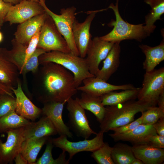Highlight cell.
Returning <instances> with one entry per match:
<instances>
[{"instance_id": "6da1fadb", "label": "cell", "mask_w": 164, "mask_h": 164, "mask_svg": "<svg viewBox=\"0 0 164 164\" xmlns=\"http://www.w3.org/2000/svg\"><path fill=\"white\" fill-rule=\"evenodd\" d=\"M35 74L32 89L36 99L44 104L62 102L75 95L77 90L73 75L58 64L49 62L41 64Z\"/></svg>"}, {"instance_id": "7a4b0ae2", "label": "cell", "mask_w": 164, "mask_h": 164, "mask_svg": "<svg viewBox=\"0 0 164 164\" xmlns=\"http://www.w3.org/2000/svg\"><path fill=\"white\" fill-rule=\"evenodd\" d=\"M40 30L32 37L28 46L17 41L14 38L11 41L12 49L0 48V54L5 60L11 62L18 68L20 74L31 72L35 73L39 65V56L46 53L42 49L37 48Z\"/></svg>"}, {"instance_id": "3957f363", "label": "cell", "mask_w": 164, "mask_h": 164, "mask_svg": "<svg viewBox=\"0 0 164 164\" xmlns=\"http://www.w3.org/2000/svg\"><path fill=\"white\" fill-rule=\"evenodd\" d=\"M149 104L135 100L116 105L107 106L103 118L100 123L101 130L104 133L129 123L134 120L138 113L146 110Z\"/></svg>"}, {"instance_id": "277c9868", "label": "cell", "mask_w": 164, "mask_h": 164, "mask_svg": "<svg viewBox=\"0 0 164 164\" xmlns=\"http://www.w3.org/2000/svg\"><path fill=\"white\" fill-rule=\"evenodd\" d=\"M39 64L51 62L59 64L73 73L75 83L78 87L86 78L95 76L90 72L85 58L71 52L52 51L42 54L38 58Z\"/></svg>"}, {"instance_id": "5b68a950", "label": "cell", "mask_w": 164, "mask_h": 164, "mask_svg": "<svg viewBox=\"0 0 164 164\" xmlns=\"http://www.w3.org/2000/svg\"><path fill=\"white\" fill-rule=\"evenodd\" d=\"M119 0H116L115 5L111 3L108 8L113 10L115 15L116 20H111L108 25L114 26L113 29L109 33L100 38L104 41L115 43L123 40L134 39L141 42L148 36L143 25L144 23L137 25L130 24L124 21L121 17L119 11Z\"/></svg>"}, {"instance_id": "8992f818", "label": "cell", "mask_w": 164, "mask_h": 164, "mask_svg": "<svg viewBox=\"0 0 164 164\" xmlns=\"http://www.w3.org/2000/svg\"><path fill=\"white\" fill-rule=\"evenodd\" d=\"M39 2L45 12L53 20L58 30L66 40L71 52L76 56H79L73 35V26L76 19V8L74 6L62 8L60 9V15H57L47 7L45 0H41Z\"/></svg>"}, {"instance_id": "52a82bcc", "label": "cell", "mask_w": 164, "mask_h": 164, "mask_svg": "<svg viewBox=\"0 0 164 164\" xmlns=\"http://www.w3.org/2000/svg\"><path fill=\"white\" fill-rule=\"evenodd\" d=\"M163 91L164 68L162 67L145 72L137 99L152 106H156L159 97Z\"/></svg>"}, {"instance_id": "ba28073f", "label": "cell", "mask_w": 164, "mask_h": 164, "mask_svg": "<svg viewBox=\"0 0 164 164\" xmlns=\"http://www.w3.org/2000/svg\"><path fill=\"white\" fill-rule=\"evenodd\" d=\"M37 48L42 49L46 52H71L66 40L48 15L41 28Z\"/></svg>"}, {"instance_id": "9c48e42d", "label": "cell", "mask_w": 164, "mask_h": 164, "mask_svg": "<svg viewBox=\"0 0 164 164\" xmlns=\"http://www.w3.org/2000/svg\"><path fill=\"white\" fill-rule=\"evenodd\" d=\"M104 133L100 130L92 139H85L77 142H71L68 140L66 136L63 135H60L57 138H51V139L54 146L68 153V160L70 161L75 155L79 152H92L101 147L104 142Z\"/></svg>"}, {"instance_id": "30bf717a", "label": "cell", "mask_w": 164, "mask_h": 164, "mask_svg": "<svg viewBox=\"0 0 164 164\" xmlns=\"http://www.w3.org/2000/svg\"><path fill=\"white\" fill-rule=\"evenodd\" d=\"M67 103L70 124L76 135L87 139L92 135H96L97 133L90 127L85 109L79 104L77 97L70 98Z\"/></svg>"}, {"instance_id": "8fae6325", "label": "cell", "mask_w": 164, "mask_h": 164, "mask_svg": "<svg viewBox=\"0 0 164 164\" xmlns=\"http://www.w3.org/2000/svg\"><path fill=\"white\" fill-rule=\"evenodd\" d=\"M45 12L39 2L24 0L12 5L5 19L10 25L20 24L36 16Z\"/></svg>"}, {"instance_id": "7c38bea8", "label": "cell", "mask_w": 164, "mask_h": 164, "mask_svg": "<svg viewBox=\"0 0 164 164\" xmlns=\"http://www.w3.org/2000/svg\"><path fill=\"white\" fill-rule=\"evenodd\" d=\"M91 11L84 21L79 22L76 19L73 26V35L74 41L78 51L79 56L84 58L92 41L90 32L91 23L97 13L106 10Z\"/></svg>"}, {"instance_id": "4fadbf2b", "label": "cell", "mask_w": 164, "mask_h": 164, "mask_svg": "<svg viewBox=\"0 0 164 164\" xmlns=\"http://www.w3.org/2000/svg\"><path fill=\"white\" fill-rule=\"evenodd\" d=\"M6 132L7 134L6 142H3L0 138V164L12 163L25 140L24 126Z\"/></svg>"}, {"instance_id": "5bb4252c", "label": "cell", "mask_w": 164, "mask_h": 164, "mask_svg": "<svg viewBox=\"0 0 164 164\" xmlns=\"http://www.w3.org/2000/svg\"><path fill=\"white\" fill-rule=\"evenodd\" d=\"M114 43L103 40L98 36L92 40L85 58L91 74L95 76L100 70V63L105 58Z\"/></svg>"}, {"instance_id": "9a60e30c", "label": "cell", "mask_w": 164, "mask_h": 164, "mask_svg": "<svg viewBox=\"0 0 164 164\" xmlns=\"http://www.w3.org/2000/svg\"><path fill=\"white\" fill-rule=\"evenodd\" d=\"M82 82L84 85L77 87V91L97 96H101L113 91L131 89L136 88L133 84H130L121 85L112 84L95 76L86 78Z\"/></svg>"}, {"instance_id": "2e32d148", "label": "cell", "mask_w": 164, "mask_h": 164, "mask_svg": "<svg viewBox=\"0 0 164 164\" xmlns=\"http://www.w3.org/2000/svg\"><path fill=\"white\" fill-rule=\"evenodd\" d=\"M67 101L62 102H50L43 104L42 114L50 120L60 135H63L72 138L73 135L70 128L64 122L62 113L64 105Z\"/></svg>"}, {"instance_id": "e0dca14e", "label": "cell", "mask_w": 164, "mask_h": 164, "mask_svg": "<svg viewBox=\"0 0 164 164\" xmlns=\"http://www.w3.org/2000/svg\"><path fill=\"white\" fill-rule=\"evenodd\" d=\"M15 96V112L18 115L34 121L42 114V109L35 105L24 92L20 81L18 80L17 87L11 89Z\"/></svg>"}, {"instance_id": "ac0fdd59", "label": "cell", "mask_w": 164, "mask_h": 164, "mask_svg": "<svg viewBox=\"0 0 164 164\" xmlns=\"http://www.w3.org/2000/svg\"><path fill=\"white\" fill-rule=\"evenodd\" d=\"M48 15L45 12L20 24L15 32L14 39L18 42L28 46L32 37L41 29Z\"/></svg>"}, {"instance_id": "d6986e66", "label": "cell", "mask_w": 164, "mask_h": 164, "mask_svg": "<svg viewBox=\"0 0 164 164\" xmlns=\"http://www.w3.org/2000/svg\"><path fill=\"white\" fill-rule=\"evenodd\" d=\"M24 132L25 140L39 138L58 134L50 119L43 115L38 121H30L24 126Z\"/></svg>"}, {"instance_id": "ffe728a7", "label": "cell", "mask_w": 164, "mask_h": 164, "mask_svg": "<svg viewBox=\"0 0 164 164\" xmlns=\"http://www.w3.org/2000/svg\"><path fill=\"white\" fill-rule=\"evenodd\" d=\"M136 158L144 164H161L164 161V149L154 147L146 143L134 144L131 146Z\"/></svg>"}, {"instance_id": "44dd1931", "label": "cell", "mask_w": 164, "mask_h": 164, "mask_svg": "<svg viewBox=\"0 0 164 164\" xmlns=\"http://www.w3.org/2000/svg\"><path fill=\"white\" fill-rule=\"evenodd\" d=\"M157 134L152 125L141 124L129 132L119 134L111 133L109 135L115 142L126 141L134 145L144 143L147 137Z\"/></svg>"}, {"instance_id": "7402d4cb", "label": "cell", "mask_w": 164, "mask_h": 164, "mask_svg": "<svg viewBox=\"0 0 164 164\" xmlns=\"http://www.w3.org/2000/svg\"><path fill=\"white\" fill-rule=\"evenodd\" d=\"M120 42L113 44L107 56L104 60L103 66L95 77L107 81L118 70L120 64L121 51Z\"/></svg>"}, {"instance_id": "603a6c76", "label": "cell", "mask_w": 164, "mask_h": 164, "mask_svg": "<svg viewBox=\"0 0 164 164\" xmlns=\"http://www.w3.org/2000/svg\"><path fill=\"white\" fill-rule=\"evenodd\" d=\"M145 54V59L143 63V68L145 72L151 71L164 60V39L159 45L151 47L146 45L139 46Z\"/></svg>"}, {"instance_id": "cb8c5ba5", "label": "cell", "mask_w": 164, "mask_h": 164, "mask_svg": "<svg viewBox=\"0 0 164 164\" xmlns=\"http://www.w3.org/2000/svg\"><path fill=\"white\" fill-rule=\"evenodd\" d=\"M80 106L84 109L92 112L100 123L104 117L105 107L103 104L101 96L94 95L82 92L80 98L77 97Z\"/></svg>"}, {"instance_id": "d4e9b609", "label": "cell", "mask_w": 164, "mask_h": 164, "mask_svg": "<svg viewBox=\"0 0 164 164\" xmlns=\"http://www.w3.org/2000/svg\"><path fill=\"white\" fill-rule=\"evenodd\" d=\"M19 74L16 67L0 54V82L11 90L15 88Z\"/></svg>"}, {"instance_id": "484cf974", "label": "cell", "mask_w": 164, "mask_h": 164, "mask_svg": "<svg viewBox=\"0 0 164 164\" xmlns=\"http://www.w3.org/2000/svg\"><path fill=\"white\" fill-rule=\"evenodd\" d=\"M49 136L37 139H27L22 144L19 152L27 160L28 164H35L37 156Z\"/></svg>"}, {"instance_id": "4316f807", "label": "cell", "mask_w": 164, "mask_h": 164, "mask_svg": "<svg viewBox=\"0 0 164 164\" xmlns=\"http://www.w3.org/2000/svg\"><path fill=\"white\" fill-rule=\"evenodd\" d=\"M140 88L123 90L119 92L110 91L101 96L102 103L104 106H111L135 100Z\"/></svg>"}, {"instance_id": "83f0119b", "label": "cell", "mask_w": 164, "mask_h": 164, "mask_svg": "<svg viewBox=\"0 0 164 164\" xmlns=\"http://www.w3.org/2000/svg\"><path fill=\"white\" fill-rule=\"evenodd\" d=\"M149 5L151 9L150 13L145 17V30L148 36L152 33L156 28L154 23L158 20H161L160 17L164 13V0H144Z\"/></svg>"}, {"instance_id": "f1b7e54d", "label": "cell", "mask_w": 164, "mask_h": 164, "mask_svg": "<svg viewBox=\"0 0 164 164\" xmlns=\"http://www.w3.org/2000/svg\"><path fill=\"white\" fill-rule=\"evenodd\" d=\"M111 157L114 164H131L136 159L131 146L118 143L112 147Z\"/></svg>"}, {"instance_id": "f546056e", "label": "cell", "mask_w": 164, "mask_h": 164, "mask_svg": "<svg viewBox=\"0 0 164 164\" xmlns=\"http://www.w3.org/2000/svg\"><path fill=\"white\" fill-rule=\"evenodd\" d=\"M29 120L17 114L15 111L0 118V133L24 126Z\"/></svg>"}, {"instance_id": "4dcf8cb0", "label": "cell", "mask_w": 164, "mask_h": 164, "mask_svg": "<svg viewBox=\"0 0 164 164\" xmlns=\"http://www.w3.org/2000/svg\"><path fill=\"white\" fill-rule=\"evenodd\" d=\"M46 146L42 156L36 161L35 164H68L70 162L66 159V153L63 151L59 156L54 159L52 156V151L54 145L51 138L49 137L46 142Z\"/></svg>"}, {"instance_id": "1f68e13d", "label": "cell", "mask_w": 164, "mask_h": 164, "mask_svg": "<svg viewBox=\"0 0 164 164\" xmlns=\"http://www.w3.org/2000/svg\"><path fill=\"white\" fill-rule=\"evenodd\" d=\"M112 147L104 142L99 148L92 152L91 156L98 164H114L111 157Z\"/></svg>"}, {"instance_id": "d6a6232c", "label": "cell", "mask_w": 164, "mask_h": 164, "mask_svg": "<svg viewBox=\"0 0 164 164\" xmlns=\"http://www.w3.org/2000/svg\"><path fill=\"white\" fill-rule=\"evenodd\" d=\"M141 113L142 124L144 125H153L160 118L164 117V111L156 106H150Z\"/></svg>"}, {"instance_id": "836d02e7", "label": "cell", "mask_w": 164, "mask_h": 164, "mask_svg": "<svg viewBox=\"0 0 164 164\" xmlns=\"http://www.w3.org/2000/svg\"><path fill=\"white\" fill-rule=\"evenodd\" d=\"M16 99L14 96L4 94L0 96V118L15 111Z\"/></svg>"}, {"instance_id": "e575fe53", "label": "cell", "mask_w": 164, "mask_h": 164, "mask_svg": "<svg viewBox=\"0 0 164 164\" xmlns=\"http://www.w3.org/2000/svg\"><path fill=\"white\" fill-rule=\"evenodd\" d=\"M142 124V116H141L135 121L126 125L112 129L111 130L114 132L113 133L114 134H120L130 131Z\"/></svg>"}, {"instance_id": "d590c367", "label": "cell", "mask_w": 164, "mask_h": 164, "mask_svg": "<svg viewBox=\"0 0 164 164\" xmlns=\"http://www.w3.org/2000/svg\"><path fill=\"white\" fill-rule=\"evenodd\" d=\"M144 143L157 148H164V136L158 134L149 136L145 139Z\"/></svg>"}, {"instance_id": "8d00e7d4", "label": "cell", "mask_w": 164, "mask_h": 164, "mask_svg": "<svg viewBox=\"0 0 164 164\" xmlns=\"http://www.w3.org/2000/svg\"><path fill=\"white\" fill-rule=\"evenodd\" d=\"M12 4L6 3L3 0H0V26H2L5 22V19Z\"/></svg>"}, {"instance_id": "74e56055", "label": "cell", "mask_w": 164, "mask_h": 164, "mask_svg": "<svg viewBox=\"0 0 164 164\" xmlns=\"http://www.w3.org/2000/svg\"><path fill=\"white\" fill-rule=\"evenodd\" d=\"M152 125L158 135L164 136V117L160 118Z\"/></svg>"}, {"instance_id": "f35d334b", "label": "cell", "mask_w": 164, "mask_h": 164, "mask_svg": "<svg viewBox=\"0 0 164 164\" xmlns=\"http://www.w3.org/2000/svg\"><path fill=\"white\" fill-rule=\"evenodd\" d=\"M6 94L14 96L12 91L0 82V96Z\"/></svg>"}, {"instance_id": "ab89813d", "label": "cell", "mask_w": 164, "mask_h": 164, "mask_svg": "<svg viewBox=\"0 0 164 164\" xmlns=\"http://www.w3.org/2000/svg\"><path fill=\"white\" fill-rule=\"evenodd\" d=\"M14 160L16 164H28L27 160L19 152L16 155Z\"/></svg>"}, {"instance_id": "60d3db41", "label": "cell", "mask_w": 164, "mask_h": 164, "mask_svg": "<svg viewBox=\"0 0 164 164\" xmlns=\"http://www.w3.org/2000/svg\"><path fill=\"white\" fill-rule=\"evenodd\" d=\"M157 104L159 108L162 111H164V91L163 92L159 95Z\"/></svg>"}, {"instance_id": "b9f144b4", "label": "cell", "mask_w": 164, "mask_h": 164, "mask_svg": "<svg viewBox=\"0 0 164 164\" xmlns=\"http://www.w3.org/2000/svg\"><path fill=\"white\" fill-rule=\"evenodd\" d=\"M4 2L16 5L21 2L24 0H3Z\"/></svg>"}, {"instance_id": "7bdbcfd3", "label": "cell", "mask_w": 164, "mask_h": 164, "mask_svg": "<svg viewBox=\"0 0 164 164\" xmlns=\"http://www.w3.org/2000/svg\"><path fill=\"white\" fill-rule=\"evenodd\" d=\"M131 164H144L139 159L136 158Z\"/></svg>"}, {"instance_id": "ee69618b", "label": "cell", "mask_w": 164, "mask_h": 164, "mask_svg": "<svg viewBox=\"0 0 164 164\" xmlns=\"http://www.w3.org/2000/svg\"><path fill=\"white\" fill-rule=\"evenodd\" d=\"M3 38V35L2 33L0 31V43H1Z\"/></svg>"}, {"instance_id": "f6af8a7d", "label": "cell", "mask_w": 164, "mask_h": 164, "mask_svg": "<svg viewBox=\"0 0 164 164\" xmlns=\"http://www.w3.org/2000/svg\"><path fill=\"white\" fill-rule=\"evenodd\" d=\"M26 0L32 1H34V2H39L41 0Z\"/></svg>"}, {"instance_id": "bcb514c9", "label": "cell", "mask_w": 164, "mask_h": 164, "mask_svg": "<svg viewBox=\"0 0 164 164\" xmlns=\"http://www.w3.org/2000/svg\"><path fill=\"white\" fill-rule=\"evenodd\" d=\"M0 27H1V26H0Z\"/></svg>"}]
</instances>
